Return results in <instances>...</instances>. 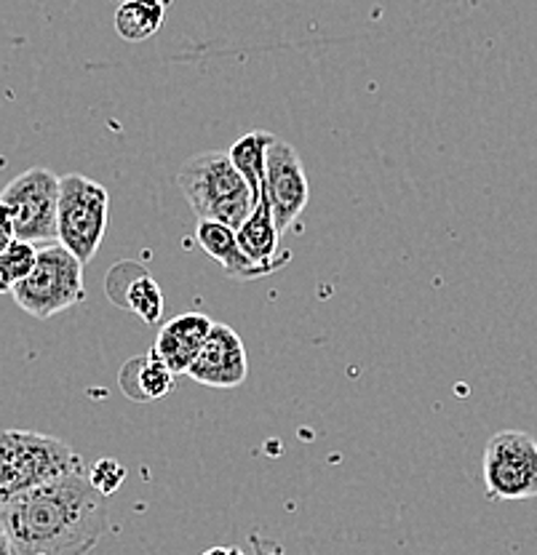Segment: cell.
Here are the masks:
<instances>
[{"mask_svg":"<svg viewBox=\"0 0 537 555\" xmlns=\"http://www.w3.org/2000/svg\"><path fill=\"white\" fill-rule=\"evenodd\" d=\"M0 520L20 555H89L110 529L107 496L80 467L16 496Z\"/></svg>","mask_w":537,"mask_h":555,"instance_id":"1","label":"cell"},{"mask_svg":"<svg viewBox=\"0 0 537 555\" xmlns=\"http://www.w3.org/2000/svg\"><path fill=\"white\" fill-rule=\"evenodd\" d=\"M177 184L199 219L230 224L239 230L250 217L254 198L250 182L241 177L228 153H201L179 166Z\"/></svg>","mask_w":537,"mask_h":555,"instance_id":"2","label":"cell"},{"mask_svg":"<svg viewBox=\"0 0 537 555\" xmlns=\"http://www.w3.org/2000/svg\"><path fill=\"white\" fill-rule=\"evenodd\" d=\"M84 460L54 436L33 430H0V511L16 496L80 470Z\"/></svg>","mask_w":537,"mask_h":555,"instance_id":"3","label":"cell"},{"mask_svg":"<svg viewBox=\"0 0 537 555\" xmlns=\"http://www.w3.org/2000/svg\"><path fill=\"white\" fill-rule=\"evenodd\" d=\"M11 297L27 315L49 321L56 312L71 310L86 299L84 262L60 241L43 243L38 246L36 268L16 283Z\"/></svg>","mask_w":537,"mask_h":555,"instance_id":"4","label":"cell"},{"mask_svg":"<svg viewBox=\"0 0 537 555\" xmlns=\"http://www.w3.org/2000/svg\"><path fill=\"white\" fill-rule=\"evenodd\" d=\"M110 222V193L105 184L65 173L60 177V211H56V241L67 246L80 262H91L100 251Z\"/></svg>","mask_w":537,"mask_h":555,"instance_id":"5","label":"cell"},{"mask_svg":"<svg viewBox=\"0 0 537 555\" xmlns=\"http://www.w3.org/2000/svg\"><path fill=\"white\" fill-rule=\"evenodd\" d=\"M482 478L489 500L537 496V441L524 430H500L487 441Z\"/></svg>","mask_w":537,"mask_h":555,"instance_id":"6","label":"cell"},{"mask_svg":"<svg viewBox=\"0 0 537 555\" xmlns=\"http://www.w3.org/2000/svg\"><path fill=\"white\" fill-rule=\"evenodd\" d=\"M14 219L16 238L36 246L56 241V211H60V177L49 169H27L11 179L0 193Z\"/></svg>","mask_w":537,"mask_h":555,"instance_id":"7","label":"cell"},{"mask_svg":"<svg viewBox=\"0 0 537 555\" xmlns=\"http://www.w3.org/2000/svg\"><path fill=\"white\" fill-rule=\"evenodd\" d=\"M263 195L268 198L270 211H273L281 233L292 228L294 219L303 214L310 198L308 173H305L297 150L279 137L273 139L268 150V171H265Z\"/></svg>","mask_w":537,"mask_h":555,"instance_id":"8","label":"cell"},{"mask_svg":"<svg viewBox=\"0 0 537 555\" xmlns=\"http://www.w3.org/2000/svg\"><path fill=\"white\" fill-rule=\"evenodd\" d=\"M250 374L244 339L225 323H215L190 366L188 377L206 387H239Z\"/></svg>","mask_w":537,"mask_h":555,"instance_id":"9","label":"cell"},{"mask_svg":"<svg viewBox=\"0 0 537 555\" xmlns=\"http://www.w3.org/2000/svg\"><path fill=\"white\" fill-rule=\"evenodd\" d=\"M105 292L110 302L135 312L142 323H158L164 315V292L158 281L135 259H124L107 270Z\"/></svg>","mask_w":537,"mask_h":555,"instance_id":"10","label":"cell"},{"mask_svg":"<svg viewBox=\"0 0 537 555\" xmlns=\"http://www.w3.org/2000/svg\"><path fill=\"white\" fill-rule=\"evenodd\" d=\"M212 326H215V321L204 312H182V315L171 318L161 326L153 343V352L175 374H188L206 337H209Z\"/></svg>","mask_w":537,"mask_h":555,"instance_id":"11","label":"cell"},{"mask_svg":"<svg viewBox=\"0 0 537 555\" xmlns=\"http://www.w3.org/2000/svg\"><path fill=\"white\" fill-rule=\"evenodd\" d=\"M195 241H199V246L204 248L219 268L225 270V275L233 278V281H257V278L276 273V270H281L286 264V262H276V264L252 262V259L244 254V248H241L235 230L230 228V224L212 222V219H199Z\"/></svg>","mask_w":537,"mask_h":555,"instance_id":"12","label":"cell"},{"mask_svg":"<svg viewBox=\"0 0 537 555\" xmlns=\"http://www.w3.org/2000/svg\"><path fill=\"white\" fill-rule=\"evenodd\" d=\"M177 374L153 350L135 356L120 366L118 387L129 401L153 403L175 390Z\"/></svg>","mask_w":537,"mask_h":555,"instance_id":"13","label":"cell"},{"mask_svg":"<svg viewBox=\"0 0 537 555\" xmlns=\"http://www.w3.org/2000/svg\"><path fill=\"white\" fill-rule=\"evenodd\" d=\"M241 248H244L246 257L257 264H276V262H286L292 259V254L284 251L279 254V241H281V230L276 224L273 211H270V204L265 195H259V201L254 204L252 214L244 219L239 230Z\"/></svg>","mask_w":537,"mask_h":555,"instance_id":"14","label":"cell"},{"mask_svg":"<svg viewBox=\"0 0 537 555\" xmlns=\"http://www.w3.org/2000/svg\"><path fill=\"white\" fill-rule=\"evenodd\" d=\"M273 134L268 131H250L228 150L230 160H233L235 169L241 171V177L250 182L254 198L259 201L265 188V171H268V150L273 144Z\"/></svg>","mask_w":537,"mask_h":555,"instance_id":"15","label":"cell"},{"mask_svg":"<svg viewBox=\"0 0 537 555\" xmlns=\"http://www.w3.org/2000/svg\"><path fill=\"white\" fill-rule=\"evenodd\" d=\"M164 25V3L155 0H126L115 11V33L129 43H140L155 35Z\"/></svg>","mask_w":537,"mask_h":555,"instance_id":"16","label":"cell"},{"mask_svg":"<svg viewBox=\"0 0 537 555\" xmlns=\"http://www.w3.org/2000/svg\"><path fill=\"white\" fill-rule=\"evenodd\" d=\"M38 259V246L30 241L14 238L9 243L5 251H0V294L14 292L16 283L22 278L30 275V270L36 268Z\"/></svg>","mask_w":537,"mask_h":555,"instance_id":"17","label":"cell"},{"mask_svg":"<svg viewBox=\"0 0 537 555\" xmlns=\"http://www.w3.org/2000/svg\"><path fill=\"white\" fill-rule=\"evenodd\" d=\"M89 478L102 494L110 496L113 491L120 489V483H124L126 467L115 460H100L94 467H89Z\"/></svg>","mask_w":537,"mask_h":555,"instance_id":"18","label":"cell"},{"mask_svg":"<svg viewBox=\"0 0 537 555\" xmlns=\"http://www.w3.org/2000/svg\"><path fill=\"white\" fill-rule=\"evenodd\" d=\"M16 238L14 233V219H11V211L9 206L0 201V251H5L9 248V243Z\"/></svg>","mask_w":537,"mask_h":555,"instance_id":"19","label":"cell"},{"mask_svg":"<svg viewBox=\"0 0 537 555\" xmlns=\"http://www.w3.org/2000/svg\"><path fill=\"white\" fill-rule=\"evenodd\" d=\"M0 555H20V553H16L14 542H11L9 531H5L3 520H0Z\"/></svg>","mask_w":537,"mask_h":555,"instance_id":"20","label":"cell"},{"mask_svg":"<svg viewBox=\"0 0 537 555\" xmlns=\"http://www.w3.org/2000/svg\"><path fill=\"white\" fill-rule=\"evenodd\" d=\"M204 555H244V553L235 551V547H215V551H206Z\"/></svg>","mask_w":537,"mask_h":555,"instance_id":"21","label":"cell"},{"mask_svg":"<svg viewBox=\"0 0 537 555\" xmlns=\"http://www.w3.org/2000/svg\"><path fill=\"white\" fill-rule=\"evenodd\" d=\"M155 3H164L166 5V0H155Z\"/></svg>","mask_w":537,"mask_h":555,"instance_id":"22","label":"cell"}]
</instances>
